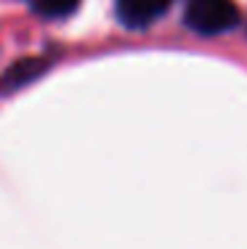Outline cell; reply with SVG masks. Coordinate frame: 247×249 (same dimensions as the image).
Returning <instances> with one entry per match:
<instances>
[{
  "mask_svg": "<svg viewBox=\"0 0 247 249\" xmlns=\"http://www.w3.org/2000/svg\"><path fill=\"white\" fill-rule=\"evenodd\" d=\"M239 21V8L231 0H189L184 11V24L205 37L231 32Z\"/></svg>",
  "mask_w": 247,
  "mask_h": 249,
  "instance_id": "cell-1",
  "label": "cell"
},
{
  "mask_svg": "<svg viewBox=\"0 0 247 249\" xmlns=\"http://www.w3.org/2000/svg\"><path fill=\"white\" fill-rule=\"evenodd\" d=\"M168 8L170 0H117L114 3L117 19L128 29H144L154 24L160 16H165Z\"/></svg>",
  "mask_w": 247,
  "mask_h": 249,
  "instance_id": "cell-2",
  "label": "cell"
},
{
  "mask_svg": "<svg viewBox=\"0 0 247 249\" xmlns=\"http://www.w3.org/2000/svg\"><path fill=\"white\" fill-rule=\"evenodd\" d=\"M45 72H48V61L45 58H19V61H14L0 74V96L21 90V88H27L29 82H35Z\"/></svg>",
  "mask_w": 247,
  "mask_h": 249,
  "instance_id": "cell-3",
  "label": "cell"
},
{
  "mask_svg": "<svg viewBox=\"0 0 247 249\" xmlns=\"http://www.w3.org/2000/svg\"><path fill=\"white\" fill-rule=\"evenodd\" d=\"M27 5L43 19H64L80 8V0H27Z\"/></svg>",
  "mask_w": 247,
  "mask_h": 249,
  "instance_id": "cell-4",
  "label": "cell"
}]
</instances>
